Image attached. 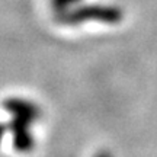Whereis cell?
Wrapping results in <instances>:
<instances>
[{
	"label": "cell",
	"mask_w": 157,
	"mask_h": 157,
	"mask_svg": "<svg viewBox=\"0 0 157 157\" xmlns=\"http://www.w3.org/2000/svg\"><path fill=\"white\" fill-rule=\"evenodd\" d=\"M124 19V12L113 5H76L66 12L57 13L54 21L60 25L74 26L86 22H99L106 25H117Z\"/></svg>",
	"instance_id": "6da1fadb"
},
{
	"label": "cell",
	"mask_w": 157,
	"mask_h": 157,
	"mask_svg": "<svg viewBox=\"0 0 157 157\" xmlns=\"http://www.w3.org/2000/svg\"><path fill=\"white\" fill-rule=\"evenodd\" d=\"M31 122L19 117H10V121L6 124L7 131L12 132L13 148L19 153H29L35 148V138L31 131Z\"/></svg>",
	"instance_id": "7a4b0ae2"
},
{
	"label": "cell",
	"mask_w": 157,
	"mask_h": 157,
	"mask_svg": "<svg viewBox=\"0 0 157 157\" xmlns=\"http://www.w3.org/2000/svg\"><path fill=\"white\" fill-rule=\"evenodd\" d=\"M82 0H50V5L52 7V10L57 13H61V12H66L68 9L74 7L76 5H78Z\"/></svg>",
	"instance_id": "277c9868"
},
{
	"label": "cell",
	"mask_w": 157,
	"mask_h": 157,
	"mask_svg": "<svg viewBox=\"0 0 157 157\" xmlns=\"http://www.w3.org/2000/svg\"><path fill=\"white\" fill-rule=\"evenodd\" d=\"M6 131H7V127H6V124H0V143L3 140V137H5Z\"/></svg>",
	"instance_id": "5b68a950"
},
{
	"label": "cell",
	"mask_w": 157,
	"mask_h": 157,
	"mask_svg": "<svg viewBox=\"0 0 157 157\" xmlns=\"http://www.w3.org/2000/svg\"><path fill=\"white\" fill-rule=\"evenodd\" d=\"M95 157H113L111 153H108V151H99V153H96Z\"/></svg>",
	"instance_id": "8992f818"
},
{
	"label": "cell",
	"mask_w": 157,
	"mask_h": 157,
	"mask_svg": "<svg viewBox=\"0 0 157 157\" xmlns=\"http://www.w3.org/2000/svg\"><path fill=\"white\" fill-rule=\"evenodd\" d=\"M3 108L6 112L10 113V117H19L35 122L41 118V109L32 101L23 98H7L3 102Z\"/></svg>",
	"instance_id": "3957f363"
}]
</instances>
